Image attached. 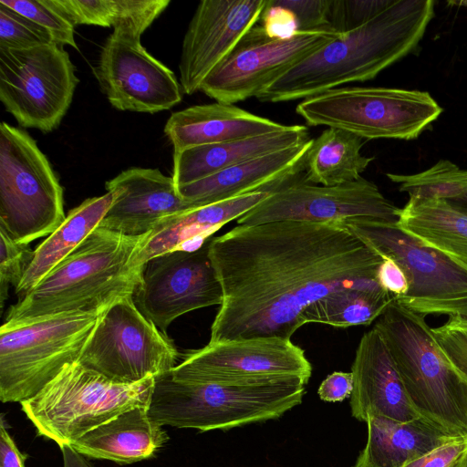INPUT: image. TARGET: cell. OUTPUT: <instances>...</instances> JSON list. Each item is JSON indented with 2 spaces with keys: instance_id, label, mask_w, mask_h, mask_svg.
I'll return each instance as SVG.
<instances>
[{
  "instance_id": "cell-7",
  "label": "cell",
  "mask_w": 467,
  "mask_h": 467,
  "mask_svg": "<svg viewBox=\"0 0 467 467\" xmlns=\"http://www.w3.org/2000/svg\"><path fill=\"white\" fill-rule=\"evenodd\" d=\"M108 307V306H107ZM65 312L0 328V400L22 402L78 360L107 308Z\"/></svg>"
},
{
  "instance_id": "cell-9",
  "label": "cell",
  "mask_w": 467,
  "mask_h": 467,
  "mask_svg": "<svg viewBox=\"0 0 467 467\" xmlns=\"http://www.w3.org/2000/svg\"><path fill=\"white\" fill-rule=\"evenodd\" d=\"M63 189L47 158L25 130L0 125V228L24 244L65 220Z\"/></svg>"
},
{
  "instance_id": "cell-30",
  "label": "cell",
  "mask_w": 467,
  "mask_h": 467,
  "mask_svg": "<svg viewBox=\"0 0 467 467\" xmlns=\"http://www.w3.org/2000/svg\"><path fill=\"white\" fill-rule=\"evenodd\" d=\"M74 25L127 30L138 36L168 7L170 0H50Z\"/></svg>"
},
{
  "instance_id": "cell-25",
  "label": "cell",
  "mask_w": 467,
  "mask_h": 467,
  "mask_svg": "<svg viewBox=\"0 0 467 467\" xmlns=\"http://www.w3.org/2000/svg\"><path fill=\"white\" fill-rule=\"evenodd\" d=\"M149 407H134L92 429L71 443L86 457L132 463L152 457L169 440Z\"/></svg>"
},
{
  "instance_id": "cell-38",
  "label": "cell",
  "mask_w": 467,
  "mask_h": 467,
  "mask_svg": "<svg viewBox=\"0 0 467 467\" xmlns=\"http://www.w3.org/2000/svg\"><path fill=\"white\" fill-rule=\"evenodd\" d=\"M260 19L266 34L274 38L287 39L300 32L295 13L280 0H268Z\"/></svg>"
},
{
  "instance_id": "cell-14",
  "label": "cell",
  "mask_w": 467,
  "mask_h": 467,
  "mask_svg": "<svg viewBox=\"0 0 467 467\" xmlns=\"http://www.w3.org/2000/svg\"><path fill=\"white\" fill-rule=\"evenodd\" d=\"M400 211L373 182L362 177L336 186L304 181L275 188L236 222L255 225L284 221L329 223L366 220L398 224Z\"/></svg>"
},
{
  "instance_id": "cell-26",
  "label": "cell",
  "mask_w": 467,
  "mask_h": 467,
  "mask_svg": "<svg viewBox=\"0 0 467 467\" xmlns=\"http://www.w3.org/2000/svg\"><path fill=\"white\" fill-rule=\"evenodd\" d=\"M366 423L364 467H402L455 437L424 418L398 421L368 416Z\"/></svg>"
},
{
  "instance_id": "cell-41",
  "label": "cell",
  "mask_w": 467,
  "mask_h": 467,
  "mask_svg": "<svg viewBox=\"0 0 467 467\" xmlns=\"http://www.w3.org/2000/svg\"><path fill=\"white\" fill-rule=\"evenodd\" d=\"M353 376L351 372L335 371L329 374L320 384L317 394L327 402L342 401L351 396Z\"/></svg>"
},
{
  "instance_id": "cell-44",
  "label": "cell",
  "mask_w": 467,
  "mask_h": 467,
  "mask_svg": "<svg viewBox=\"0 0 467 467\" xmlns=\"http://www.w3.org/2000/svg\"><path fill=\"white\" fill-rule=\"evenodd\" d=\"M455 467H467V446Z\"/></svg>"
},
{
  "instance_id": "cell-4",
  "label": "cell",
  "mask_w": 467,
  "mask_h": 467,
  "mask_svg": "<svg viewBox=\"0 0 467 467\" xmlns=\"http://www.w3.org/2000/svg\"><path fill=\"white\" fill-rule=\"evenodd\" d=\"M383 337L416 410L453 436L467 435V383L453 369L425 318L396 302L374 327Z\"/></svg>"
},
{
  "instance_id": "cell-37",
  "label": "cell",
  "mask_w": 467,
  "mask_h": 467,
  "mask_svg": "<svg viewBox=\"0 0 467 467\" xmlns=\"http://www.w3.org/2000/svg\"><path fill=\"white\" fill-rule=\"evenodd\" d=\"M280 1L295 13L299 31L335 33L329 21L331 0Z\"/></svg>"
},
{
  "instance_id": "cell-19",
  "label": "cell",
  "mask_w": 467,
  "mask_h": 467,
  "mask_svg": "<svg viewBox=\"0 0 467 467\" xmlns=\"http://www.w3.org/2000/svg\"><path fill=\"white\" fill-rule=\"evenodd\" d=\"M105 187L116 196L98 227L128 236L147 234L162 219L197 208L182 200L172 177L158 169H128Z\"/></svg>"
},
{
  "instance_id": "cell-23",
  "label": "cell",
  "mask_w": 467,
  "mask_h": 467,
  "mask_svg": "<svg viewBox=\"0 0 467 467\" xmlns=\"http://www.w3.org/2000/svg\"><path fill=\"white\" fill-rule=\"evenodd\" d=\"M288 125L248 112L234 104L195 105L171 115L164 133L173 151L280 131Z\"/></svg>"
},
{
  "instance_id": "cell-42",
  "label": "cell",
  "mask_w": 467,
  "mask_h": 467,
  "mask_svg": "<svg viewBox=\"0 0 467 467\" xmlns=\"http://www.w3.org/2000/svg\"><path fill=\"white\" fill-rule=\"evenodd\" d=\"M26 458L17 448L2 420L0 427V467H25Z\"/></svg>"
},
{
  "instance_id": "cell-15",
  "label": "cell",
  "mask_w": 467,
  "mask_h": 467,
  "mask_svg": "<svg viewBox=\"0 0 467 467\" xmlns=\"http://www.w3.org/2000/svg\"><path fill=\"white\" fill-rule=\"evenodd\" d=\"M337 34L298 32L287 39L269 36L254 26L205 78L200 90L217 102L234 104L257 97L278 78Z\"/></svg>"
},
{
  "instance_id": "cell-2",
  "label": "cell",
  "mask_w": 467,
  "mask_h": 467,
  "mask_svg": "<svg viewBox=\"0 0 467 467\" xmlns=\"http://www.w3.org/2000/svg\"><path fill=\"white\" fill-rule=\"evenodd\" d=\"M432 0H390L363 25L317 49L258 94L262 102L306 99L374 78L414 51L434 16Z\"/></svg>"
},
{
  "instance_id": "cell-6",
  "label": "cell",
  "mask_w": 467,
  "mask_h": 467,
  "mask_svg": "<svg viewBox=\"0 0 467 467\" xmlns=\"http://www.w3.org/2000/svg\"><path fill=\"white\" fill-rule=\"evenodd\" d=\"M154 384V377L119 383L76 361L20 404L38 435L61 448L125 410L149 407Z\"/></svg>"
},
{
  "instance_id": "cell-20",
  "label": "cell",
  "mask_w": 467,
  "mask_h": 467,
  "mask_svg": "<svg viewBox=\"0 0 467 467\" xmlns=\"http://www.w3.org/2000/svg\"><path fill=\"white\" fill-rule=\"evenodd\" d=\"M351 373L350 409L358 420L366 422L368 416L398 421L423 418L411 404L389 349L375 327L361 337Z\"/></svg>"
},
{
  "instance_id": "cell-22",
  "label": "cell",
  "mask_w": 467,
  "mask_h": 467,
  "mask_svg": "<svg viewBox=\"0 0 467 467\" xmlns=\"http://www.w3.org/2000/svg\"><path fill=\"white\" fill-rule=\"evenodd\" d=\"M271 190L249 192L234 199L192 208L162 219L150 232L132 263L144 269L152 258L179 249L195 250L223 224L239 219L263 200Z\"/></svg>"
},
{
  "instance_id": "cell-5",
  "label": "cell",
  "mask_w": 467,
  "mask_h": 467,
  "mask_svg": "<svg viewBox=\"0 0 467 467\" xmlns=\"http://www.w3.org/2000/svg\"><path fill=\"white\" fill-rule=\"evenodd\" d=\"M306 384L285 380L254 385H222L155 378L148 408L161 425L200 431L229 430L275 420L302 402Z\"/></svg>"
},
{
  "instance_id": "cell-28",
  "label": "cell",
  "mask_w": 467,
  "mask_h": 467,
  "mask_svg": "<svg viewBox=\"0 0 467 467\" xmlns=\"http://www.w3.org/2000/svg\"><path fill=\"white\" fill-rule=\"evenodd\" d=\"M110 191L85 200L69 211L64 222L34 251V257L16 294L24 295L32 289L62 260L76 250L99 225L115 200Z\"/></svg>"
},
{
  "instance_id": "cell-35",
  "label": "cell",
  "mask_w": 467,
  "mask_h": 467,
  "mask_svg": "<svg viewBox=\"0 0 467 467\" xmlns=\"http://www.w3.org/2000/svg\"><path fill=\"white\" fill-rule=\"evenodd\" d=\"M34 251L29 244L15 241L0 228V304L3 308L8 296L9 286L15 290L20 285L28 269Z\"/></svg>"
},
{
  "instance_id": "cell-39",
  "label": "cell",
  "mask_w": 467,
  "mask_h": 467,
  "mask_svg": "<svg viewBox=\"0 0 467 467\" xmlns=\"http://www.w3.org/2000/svg\"><path fill=\"white\" fill-rule=\"evenodd\" d=\"M467 446L466 436H455L402 467H455Z\"/></svg>"
},
{
  "instance_id": "cell-10",
  "label": "cell",
  "mask_w": 467,
  "mask_h": 467,
  "mask_svg": "<svg viewBox=\"0 0 467 467\" xmlns=\"http://www.w3.org/2000/svg\"><path fill=\"white\" fill-rule=\"evenodd\" d=\"M379 255L397 262L409 288L396 302L423 317L467 318V267L423 244L398 224L366 220L341 223Z\"/></svg>"
},
{
  "instance_id": "cell-46",
  "label": "cell",
  "mask_w": 467,
  "mask_h": 467,
  "mask_svg": "<svg viewBox=\"0 0 467 467\" xmlns=\"http://www.w3.org/2000/svg\"><path fill=\"white\" fill-rule=\"evenodd\" d=\"M449 4H451V5H463V6L467 7V1H464V2H449Z\"/></svg>"
},
{
  "instance_id": "cell-16",
  "label": "cell",
  "mask_w": 467,
  "mask_h": 467,
  "mask_svg": "<svg viewBox=\"0 0 467 467\" xmlns=\"http://www.w3.org/2000/svg\"><path fill=\"white\" fill-rule=\"evenodd\" d=\"M213 237L198 249L174 250L145 264L133 298L162 333L186 313L222 304L223 289L209 255Z\"/></svg>"
},
{
  "instance_id": "cell-43",
  "label": "cell",
  "mask_w": 467,
  "mask_h": 467,
  "mask_svg": "<svg viewBox=\"0 0 467 467\" xmlns=\"http://www.w3.org/2000/svg\"><path fill=\"white\" fill-rule=\"evenodd\" d=\"M63 457V467H93L83 454L79 453L71 444L60 448Z\"/></svg>"
},
{
  "instance_id": "cell-29",
  "label": "cell",
  "mask_w": 467,
  "mask_h": 467,
  "mask_svg": "<svg viewBox=\"0 0 467 467\" xmlns=\"http://www.w3.org/2000/svg\"><path fill=\"white\" fill-rule=\"evenodd\" d=\"M366 140L350 131L327 127L312 139L304 160L305 181L336 186L360 179L374 160L361 154Z\"/></svg>"
},
{
  "instance_id": "cell-3",
  "label": "cell",
  "mask_w": 467,
  "mask_h": 467,
  "mask_svg": "<svg viewBox=\"0 0 467 467\" xmlns=\"http://www.w3.org/2000/svg\"><path fill=\"white\" fill-rule=\"evenodd\" d=\"M147 234L128 236L97 227L10 306L5 323L65 312L98 311L122 296L134 295L143 269L136 267L132 260Z\"/></svg>"
},
{
  "instance_id": "cell-18",
  "label": "cell",
  "mask_w": 467,
  "mask_h": 467,
  "mask_svg": "<svg viewBox=\"0 0 467 467\" xmlns=\"http://www.w3.org/2000/svg\"><path fill=\"white\" fill-rule=\"evenodd\" d=\"M268 0L201 1L185 33L179 64L183 92L200 90L205 78L260 19Z\"/></svg>"
},
{
  "instance_id": "cell-34",
  "label": "cell",
  "mask_w": 467,
  "mask_h": 467,
  "mask_svg": "<svg viewBox=\"0 0 467 467\" xmlns=\"http://www.w3.org/2000/svg\"><path fill=\"white\" fill-rule=\"evenodd\" d=\"M51 43L55 42L46 29L0 4V47L26 49Z\"/></svg>"
},
{
  "instance_id": "cell-21",
  "label": "cell",
  "mask_w": 467,
  "mask_h": 467,
  "mask_svg": "<svg viewBox=\"0 0 467 467\" xmlns=\"http://www.w3.org/2000/svg\"><path fill=\"white\" fill-rule=\"evenodd\" d=\"M311 141L312 139L176 187L178 194L195 207H202L256 191L273 190L304 169Z\"/></svg>"
},
{
  "instance_id": "cell-1",
  "label": "cell",
  "mask_w": 467,
  "mask_h": 467,
  "mask_svg": "<svg viewBox=\"0 0 467 467\" xmlns=\"http://www.w3.org/2000/svg\"><path fill=\"white\" fill-rule=\"evenodd\" d=\"M209 255L223 289L209 343L290 339L321 298L385 291L376 278L383 257L341 223L238 224L213 237Z\"/></svg>"
},
{
  "instance_id": "cell-33",
  "label": "cell",
  "mask_w": 467,
  "mask_h": 467,
  "mask_svg": "<svg viewBox=\"0 0 467 467\" xmlns=\"http://www.w3.org/2000/svg\"><path fill=\"white\" fill-rule=\"evenodd\" d=\"M3 4L46 29L55 43L78 49L75 26L50 0H1Z\"/></svg>"
},
{
  "instance_id": "cell-12",
  "label": "cell",
  "mask_w": 467,
  "mask_h": 467,
  "mask_svg": "<svg viewBox=\"0 0 467 467\" xmlns=\"http://www.w3.org/2000/svg\"><path fill=\"white\" fill-rule=\"evenodd\" d=\"M78 78L57 43L26 49L0 47V99L20 126L50 132L61 123Z\"/></svg>"
},
{
  "instance_id": "cell-36",
  "label": "cell",
  "mask_w": 467,
  "mask_h": 467,
  "mask_svg": "<svg viewBox=\"0 0 467 467\" xmlns=\"http://www.w3.org/2000/svg\"><path fill=\"white\" fill-rule=\"evenodd\" d=\"M390 0H331L329 21L336 34L348 32L375 16Z\"/></svg>"
},
{
  "instance_id": "cell-11",
  "label": "cell",
  "mask_w": 467,
  "mask_h": 467,
  "mask_svg": "<svg viewBox=\"0 0 467 467\" xmlns=\"http://www.w3.org/2000/svg\"><path fill=\"white\" fill-rule=\"evenodd\" d=\"M178 357L173 343L128 295L103 311L78 362L113 381L132 384L171 372Z\"/></svg>"
},
{
  "instance_id": "cell-27",
  "label": "cell",
  "mask_w": 467,
  "mask_h": 467,
  "mask_svg": "<svg viewBox=\"0 0 467 467\" xmlns=\"http://www.w3.org/2000/svg\"><path fill=\"white\" fill-rule=\"evenodd\" d=\"M398 226L467 267V211L440 198L409 197Z\"/></svg>"
},
{
  "instance_id": "cell-31",
  "label": "cell",
  "mask_w": 467,
  "mask_h": 467,
  "mask_svg": "<svg viewBox=\"0 0 467 467\" xmlns=\"http://www.w3.org/2000/svg\"><path fill=\"white\" fill-rule=\"evenodd\" d=\"M396 299L386 291L347 288L334 292L309 306L304 313L306 323L335 327L368 326Z\"/></svg>"
},
{
  "instance_id": "cell-17",
  "label": "cell",
  "mask_w": 467,
  "mask_h": 467,
  "mask_svg": "<svg viewBox=\"0 0 467 467\" xmlns=\"http://www.w3.org/2000/svg\"><path fill=\"white\" fill-rule=\"evenodd\" d=\"M109 101L119 110L156 113L182 99L174 73L142 47L140 36L114 29L107 38L96 70Z\"/></svg>"
},
{
  "instance_id": "cell-8",
  "label": "cell",
  "mask_w": 467,
  "mask_h": 467,
  "mask_svg": "<svg viewBox=\"0 0 467 467\" xmlns=\"http://www.w3.org/2000/svg\"><path fill=\"white\" fill-rule=\"evenodd\" d=\"M296 111L310 126L337 128L365 140H410L429 128L443 109L426 91L347 87L303 99Z\"/></svg>"
},
{
  "instance_id": "cell-13",
  "label": "cell",
  "mask_w": 467,
  "mask_h": 467,
  "mask_svg": "<svg viewBox=\"0 0 467 467\" xmlns=\"http://www.w3.org/2000/svg\"><path fill=\"white\" fill-rule=\"evenodd\" d=\"M170 374L177 380L222 385L285 380L307 384L312 366L305 351L290 339L254 337L208 343L190 350Z\"/></svg>"
},
{
  "instance_id": "cell-24",
  "label": "cell",
  "mask_w": 467,
  "mask_h": 467,
  "mask_svg": "<svg viewBox=\"0 0 467 467\" xmlns=\"http://www.w3.org/2000/svg\"><path fill=\"white\" fill-rule=\"evenodd\" d=\"M304 125L216 144L173 151L172 179L176 187L209 177L226 168L309 140Z\"/></svg>"
},
{
  "instance_id": "cell-32",
  "label": "cell",
  "mask_w": 467,
  "mask_h": 467,
  "mask_svg": "<svg viewBox=\"0 0 467 467\" xmlns=\"http://www.w3.org/2000/svg\"><path fill=\"white\" fill-rule=\"evenodd\" d=\"M414 186L422 197L444 199L467 211V170L449 160L417 173Z\"/></svg>"
},
{
  "instance_id": "cell-45",
  "label": "cell",
  "mask_w": 467,
  "mask_h": 467,
  "mask_svg": "<svg viewBox=\"0 0 467 467\" xmlns=\"http://www.w3.org/2000/svg\"><path fill=\"white\" fill-rule=\"evenodd\" d=\"M353 467H364V460H363V455L361 452L359 453V455L356 461V463Z\"/></svg>"
},
{
  "instance_id": "cell-40",
  "label": "cell",
  "mask_w": 467,
  "mask_h": 467,
  "mask_svg": "<svg viewBox=\"0 0 467 467\" xmlns=\"http://www.w3.org/2000/svg\"><path fill=\"white\" fill-rule=\"evenodd\" d=\"M383 261L377 271V281L386 292L396 297L404 296L409 288L407 275L400 265L390 257L382 256Z\"/></svg>"
}]
</instances>
